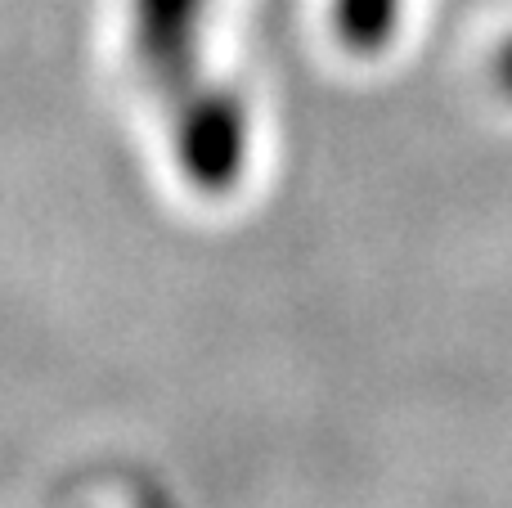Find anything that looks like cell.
<instances>
[{"mask_svg":"<svg viewBox=\"0 0 512 508\" xmlns=\"http://www.w3.org/2000/svg\"><path fill=\"white\" fill-rule=\"evenodd\" d=\"M207 0H135V50L176 113V149L189 180L230 189L243 171V108L203 72Z\"/></svg>","mask_w":512,"mask_h":508,"instance_id":"1","label":"cell"},{"mask_svg":"<svg viewBox=\"0 0 512 508\" xmlns=\"http://www.w3.org/2000/svg\"><path fill=\"white\" fill-rule=\"evenodd\" d=\"M400 18V0H333V23L351 50L378 54L391 41Z\"/></svg>","mask_w":512,"mask_h":508,"instance_id":"2","label":"cell"},{"mask_svg":"<svg viewBox=\"0 0 512 508\" xmlns=\"http://www.w3.org/2000/svg\"><path fill=\"white\" fill-rule=\"evenodd\" d=\"M495 72H499V86L512 95V41L504 45V54H499V63H495Z\"/></svg>","mask_w":512,"mask_h":508,"instance_id":"3","label":"cell"}]
</instances>
